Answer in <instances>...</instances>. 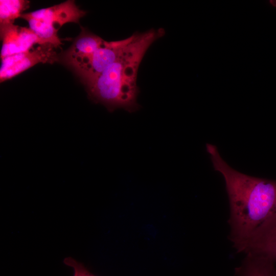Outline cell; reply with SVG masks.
Instances as JSON below:
<instances>
[{"instance_id":"3","label":"cell","mask_w":276,"mask_h":276,"mask_svg":"<svg viewBox=\"0 0 276 276\" xmlns=\"http://www.w3.org/2000/svg\"><path fill=\"white\" fill-rule=\"evenodd\" d=\"M85 13L74 1L68 0L49 8L22 14L20 17L28 22L29 28L40 39L57 48L62 44V39L57 35L58 30L66 23H78Z\"/></svg>"},{"instance_id":"2","label":"cell","mask_w":276,"mask_h":276,"mask_svg":"<svg viewBox=\"0 0 276 276\" xmlns=\"http://www.w3.org/2000/svg\"><path fill=\"white\" fill-rule=\"evenodd\" d=\"M163 28L135 32L119 57L89 87V97L111 112L123 108L133 112L140 108L137 102L139 89L136 80L140 64L150 46L163 37Z\"/></svg>"},{"instance_id":"10","label":"cell","mask_w":276,"mask_h":276,"mask_svg":"<svg viewBox=\"0 0 276 276\" xmlns=\"http://www.w3.org/2000/svg\"><path fill=\"white\" fill-rule=\"evenodd\" d=\"M30 2L25 0L0 1V25L13 24L20 17L22 11L29 8Z\"/></svg>"},{"instance_id":"8","label":"cell","mask_w":276,"mask_h":276,"mask_svg":"<svg viewBox=\"0 0 276 276\" xmlns=\"http://www.w3.org/2000/svg\"><path fill=\"white\" fill-rule=\"evenodd\" d=\"M245 254L241 265L235 269L237 276H274L275 263L271 259L258 254Z\"/></svg>"},{"instance_id":"1","label":"cell","mask_w":276,"mask_h":276,"mask_svg":"<svg viewBox=\"0 0 276 276\" xmlns=\"http://www.w3.org/2000/svg\"><path fill=\"white\" fill-rule=\"evenodd\" d=\"M215 170L222 175L229 204V239L238 252L244 250L257 231L276 214V180L258 178L229 166L217 147L206 144Z\"/></svg>"},{"instance_id":"7","label":"cell","mask_w":276,"mask_h":276,"mask_svg":"<svg viewBox=\"0 0 276 276\" xmlns=\"http://www.w3.org/2000/svg\"><path fill=\"white\" fill-rule=\"evenodd\" d=\"M243 252L264 256L276 264V214L257 231Z\"/></svg>"},{"instance_id":"9","label":"cell","mask_w":276,"mask_h":276,"mask_svg":"<svg viewBox=\"0 0 276 276\" xmlns=\"http://www.w3.org/2000/svg\"><path fill=\"white\" fill-rule=\"evenodd\" d=\"M105 40L99 36L83 30L65 55V61L86 56L103 46Z\"/></svg>"},{"instance_id":"11","label":"cell","mask_w":276,"mask_h":276,"mask_svg":"<svg viewBox=\"0 0 276 276\" xmlns=\"http://www.w3.org/2000/svg\"><path fill=\"white\" fill-rule=\"evenodd\" d=\"M64 263L74 270V276H96L91 273L83 264L71 257L64 259Z\"/></svg>"},{"instance_id":"5","label":"cell","mask_w":276,"mask_h":276,"mask_svg":"<svg viewBox=\"0 0 276 276\" xmlns=\"http://www.w3.org/2000/svg\"><path fill=\"white\" fill-rule=\"evenodd\" d=\"M55 48L51 44L39 45L31 50L2 59L0 81L11 79L39 63H52L57 60Z\"/></svg>"},{"instance_id":"12","label":"cell","mask_w":276,"mask_h":276,"mask_svg":"<svg viewBox=\"0 0 276 276\" xmlns=\"http://www.w3.org/2000/svg\"><path fill=\"white\" fill-rule=\"evenodd\" d=\"M269 3L271 6L276 8V0H270L269 1Z\"/></svg>"},{"instance_id":"6","label":"cell","mask_w":276,"mask_h":276,"mask_svg":"<svg viewBox=\"0 0 276 276\" xmlns=\"http://www.w3.org/2000/svg\"><path fill=\"white\" fill-rule=\"evenodd\" d=\"M2 45L1 58L27 52L36 44H46L29 28L10 24L0 25Z\"/></svg>"},{"instance_id":"13","label":"cell","mask_w":276,"mask_h":276,"mask_svg":"<svg viewBox=\"0 0 276 276\" xmlns=\"http://www.w3.org/2000/svg\"><path fill=\"white\" fill-rule=\"evenodd\" d=\"M274 276H276V271H275V273H274Z\"/></svg>"},{"instance_id":"4","label":"cell","mask_w":276,"mask_h":276,"mask_svg":"<svg viewBox=\"0 0 276 276\" xmlns=\"http://www.w3.org/2000/svg\"><path fill=\"white\" fill-rule=\"evenodd\" d=\"M129 40V37L114 41H105L93 53L70 60L72 66L87 88L121 55Z\"/></svg>"}]
</instances>
